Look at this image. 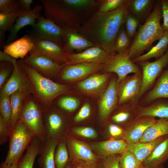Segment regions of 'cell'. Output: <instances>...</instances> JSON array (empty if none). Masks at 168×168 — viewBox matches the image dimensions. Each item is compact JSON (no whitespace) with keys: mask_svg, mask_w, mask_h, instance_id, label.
Segmentation results:
<instances>
[{"mask_svg":"<svg viewBox=\"0 0 168 168\" xmlns=\"http://www.w3.org/2000/svg\"><path fill=\"white\" fill-rule=\"evenodd\" d=\"M129 0L114 10L105 13L97 12L83 29L84 34L91 39V42L110 55L116 54L115 40L128 12Z\"/></svg>","mask_w":168,"mask_h":168,"instance_id":"obj_1","label":"cell"},{"mask_svg":"<svg viewBox=\"0 0 168 168\" xmlns=\"http://www.w3.org/2000/svg\"><path fill=\"white\" fill-rule=\"evenodd\" d=\"M162 18L161 0L156 1L151 15L139 26L128 49V55L132 60L142 55L153 42L162 37L164 31L161 23Z\"/></svg>","mask_w":168,"mask_h":168,"instance_id":"obj_2","label":"cell"},{"mask_svg":"<svg viewBox=\"0 0 168 168\" xmlns=\"http://www.w3.org/2000/svg\"><path fill=\"white\" fill-rule=\"evenodd\" d=\"M18 62L30 80L33 87V96L43 111L51 106L58 96L71 92L68 85L56 82L41 75L20 60Z\"/></svg>","mask_w":168,"mask_h":168,"instance_id":"obj_3","label":"cell"},{"mask_svg":"<svg viewBox=\"0 0 168 168\" xmlns=\"http://www.w3.org/2000/svg\"><path fill=\"white\" fill-rule=\"evenodd\" d=\"M35 137L30 129L19 119L10 128L9 149L4 162L10 165L18 162Z\"/></svg>","mask_w":168,"mask_h":168,"instance_id":"obj_4","label":"cell"},{"mask_svg":"<svg viewBox=\"0 0 168 168\" xmlns=\"http://www.w3.org/2000/svg\"><path fill=\"white\" fill-rule=\"evenodd\" d=\"M43 111L34 96L30 95L25 98L19 119L42 142L47 139L43 122Z\"/></svg>","mask_w":168,"mask_h":168,"instance_id":"obj_5","label":"cell"},{"mask_svg":"<svg viewBox=\"0 0 168 168\" xmlns=\"http://www.w3.org/2000/svg\"><path fill=\"white\" fill-rule=\"evenodd\" d=\"M102 70L105 73L116 74L118 82L129 74L142 72L140 68L130 58L128 49L123 52L110 55L107 61L104 64Z\"/></svg>","mask_w":168,"mask_h":168,"instance_id":"obj_6","label":"cell"},{"mask_svg":"<svg viewBox=\"0 0 168 168\" xmlns=\"http://www.w3.org/2000/svg\"><path fill=\"white\" fill-rule=\"evenodd\" d=\"M45 18L52 21L63 30L72 29L73 17L70 8L61 1L41 0Z\"/></svg>","mask_w":168,"mask_h":168,"instance_id":"obj_7","label":"cell"},{"mask_svg":"<svg viewBox=\"0 0 168 168\" xmlns=\"http://www.w3.org/2000/svg\"><path fill=\"white\" fill-rule=\"evenodd\" d=\"M37 21L32 29L28 31V34L33 41H50L63 46L64 30L61 28L52 21L41 16Z\"/></svg>","mask_w":168,"mask_h":168,"instance_id":"obj_8","label":"cell"},{"mask_svg":"<svg viewBox=\"0 0 168 168\" xmlns=\"http://www.w3.org/2000/svg\"><path fill=\"white\" fill-rule=\"evenodd\" d=\"M142 83V72L131 76L127 75L118 82L117 90L119 104L127 103L138 104L140 99Z\"/></svg>","mask_w":168,"mask_h":168,"instance_id":"obj_9","label":"cell"},{"mask_svg":"<svg viewBox=\"0 0 168 168\" xmlns=\"http://www.w3.org/2000/svg\"><path fill=\"white\" fill-rule=\"evenodd\" d=\"M103 66L104 64L88 63L64 65L58 78L63 83L81 81L102 70Z\"/></svg>","mask_w":168,"mask_h":168,"instance_id":"obj_10","label":"cell"},{"mask_svg":"<svg viewBox=\"0 0 168 168\" xmlns=\"http://www.w3.org/2000/svg\"><path fill=\"white\" fill-rule=\"evenodd\" d=\"M138 63L141 67L142 75L141 98L153 86L163 70L168 67V48L163 56L155 61H146Z\"/></svg>","mask_w":168,"mask_h":168,"instance_id":"obj_11","label":"cell"},{"mask_svg":"<svg viewBox=\"0 0 168 168\" xmlns=\"http://www.w3.org/2000/svg\"><path fill=\"white\" fill-rule=\"evenodd\" d=\"M14 66L12 74L0 89V96H10L17 91H21L27 95H33L31 83L18 61Z\"/></svg>","mask_w":168,"mask_h":168,"instance_id":"obj_12","label":"cell"},{"mask_svg":"<svg viewBox=\"0 0 168 168\" xmlns=\"http://www.w3.org/2000/svg\"><path fill=\"white\" fill-rule=\"evenodd\" d=\"M20 60L31 67L41 75L53 81L56 77H58L64 66L41 54L26 56Z\"/></svg>","mask_w":168,"mask_h":168,"instance_id":"obj_13","label":"cell"},{"mask_svg":"<svg viewBox=\"0 0 168 168\" xmlns=\"http://www.w3.org/2000/svg\"><path fill=\"white\" fill-rule=\"evenodd\" d=\"M111 73H94L78 82V89L88 96L100 97L107 87L111 78Z\"/></svg>","mask_w":168,"mask_h":168,"instance_id":"obj_14","label":"cell"},{"mask_svg":"<svg viewBox=\"0 0 168 168\" xmlns=\"http://www.w3.org/2000/svg\"><path fill=\"white\" fill-rule=\"evenodd\" d=\"M117 84V78H111L107 87L100 97L99 114L102 120H107L119 105Z\"/></svg>","mask_w":168,"mask_h":168,"instance_id":"obj_15","label":"cell"},{"mask_svg":"<svg viewBox=\"0 0 168 168\" xmlns=\"http://www.w3.org/2000/svg\"><path fill=\"white\" fill-rule=\"evenodd\" d=\"M33 41L34 46L29 52L30 55L43 54L51 58L59 64L65 65L67 63V54L63 46L50 41Z\"/></svg>","mask_w":168,"mask_h":168,"instance_id":"obj_16","label":"cell"},{"mask_svg":"<svg viewBox=\"0 0 168 168\" xmlns=\"http://www.w3.org/2000/svg\"><path fill=\"white\" fill-rule=\"evenodd\" d=\"M42 119L47 138L58 140L65 125V119L53 105L42 113Z\"/></svg>","mask_w":168,"mask_h":168,"instance_id":"obj_17","label":"cell"},{"mask_svg":"<svg viewBox=\"0 0 168 168\" xmlns=\"http://www.w3.org/2000/svg\"><path fill=\"white\" fill-rule=\"evenodd\" d=\"M110 56L104 49L95 45L78 53L67 54L68 62L65 65L82 63L104 64Z\"/></svg>","mask_w":168,"mask_h":168,"instance_id":"obj_18","label":"cell"},{"mask_svg":"<svg viewBox=\"0 0 168 168\" xmlns=\"http://www.w3.org/2000/svg\"><path fill=\"white\" fill-rule=\"evenodd\" d=\"M156 120L149 116L136 118L124 126V139L127 144L139 142L146 130Z\"/></svg>","mask_w":168,"mask_h":168,"instance_id":"obj_19","label":"cell"},{"mask_svg":"<svg viewBox=\"0 0 168 168\" xmlns=\"http://www.w3.org/2000/svg\"><path fill=\"white\" fill-rule=\"evenodd\" d=\"M42 8L41 6L37 4L29 12H21L10 31L5 45L14 41L17 36L18 32L22 28L27 25H30L32 27L35 25V20L41 16L40 12Z\"/></svg>","mask_w":168,"mask_h":168,"instance_id":"obj_20","label":"cell"},{"mask_svg":"<svg viewBox=\"0 0 168 168\" xmlns=\"http://www.w3.org/2000/svg\"><path fill=\"white\" fill-rule=\"evenodd\" d=\"M65 137L72 159L86 161H98L96 155L86 143L73 138L67 133L65 134Z\"/></svg>","mask_w":168,"mask_h":168,"instance_id":"obj_21","label":"cell"},{"mask_svg":"<svg viewBox=\"0 0 168 168\" xmlns=\"http://www.w3.org/2000/svg\"><path fill=\"white\" fill-rule=\"evenodd\" d=\"M63 48L67 54L71 51H82L95 46L92 42L84 36L76 33L72 29L64 30L63 38Z\"/></svg>","mask_w":168,"mask_h":168,"instance_id":"obj_22","label":"cell"},{"mask_svg":"<svg viewBox=\"0 0 168 168\" xmlns=\"http://www.w3.org/2000/svg\"><path fill=\"white\" fill-rule=\"evenodd\" d=\"M146 106L138 105L137 117L149 116L168 120V99H157Z\"/></svg>","mask_w":168,"mask_h":168,"instance_id":"obj_23","label":"cell"},{"mask_svg":"<svg viewBox=\"0 0 168 168\" xmlns=\"http://www.w3.org/2000/svg\"><path fill=\"white\" fill-rule=\"evenodd\" d=\"M34 46L33 40L28 34H26L5 45L3 48L4 52L15 59L20 58L23 59Z\"/></svg>","mask_w":168,"mask_h":168,"instance_id":"obj_24","label":"cell"},{"mask_svg":"<svg viewBox=\"0 0 168 168\" xmlns=\"http://www.w3.org/2000/svg\"><path fill=\"white\" fill-rule=\"evenodd\" d=\"M153 88L145 95L143 102L152 103L161 98L168 99V67L165 69L156 79Z\"/></svg>","mask_w":168,"mask_h":168,"instance_id":"obj_25","label":"cell"},{"mask_svg":"<svg viewBox=\"0 0 168 168\" xmlns=\"http://www.w3.org/2000/svg\"><path fill=\"white\" fill-rule=\"evenodd\" d=\"M127 144L124 139H111L91 144L92 148L105 157L122 154L126 149Z\"/></svg>","mask_w":168,"mask_h":168,"instance_id":"obj_26","label":"cell"},{"mask_svg":"<svg viewBox=\"0 0 168 168\" xmlns=\"http://www.w3.org/2000/svg\"><path fill=\"white\" fill-rule=\"evenodd\" d=\"M168 160V136L154 149L142 163L144 168H156Z\"/></svg>","mask_w":168,"mask_h":168,"instance_id":"obj_27","label":"cell"},{"mask_svg":"<svg viewBox=\"0 0 168 168\" xmlns=\"http://www.w3.org/2000/svg\"><path fill=\"white\" fill-rule=\"evenodd\" d=\"M156 0H130L128 12L143 24L151 15Z\"/></svg>","mask_w":168,"mask_h":168,"instance_id":"obj_28","label":"cell"},{"mask_svg":"<svg viewBox=\"0 0 168 168\" xmlns=\"http://www.w3.org/2000/svg\"><path fill=\"white\" fill-rule=\"evenodd\" d=\"M168 135L161 137L153 141L147 142L127 144V149L133 153L142 163L151 154L156 147L165 139Z\"/></svg>","mask_w":168,"mask_h":168,"instance_id":"obj_29","label":"cell"},{"mask_svg":"<svg viewBox=\"0 0 168 168\" xmlns=\"http://www.w3.org/2000/svg\"><path fill=\"white\" fill-rule=\"evenodd\" d=\"M58 141L55 139L47 138L42 142L38 160L40 168H56L54 154Z\"/></svg>","mask_w":168,"mask_h":168,"instance_id":"obj_30","label":"cell"},{"mask_svg":"<svg viewBox=\"0 0 168 168\" xmlns=\"http://www.w3.org/2000/svg\"><path fill=\"white\" fill-rule=\"evenodd\" d=\"M138 105V104L131 103L119 105V108L111 116V121L115 124L125 126L137 117Z\"/></svg>","mask_w":168,"mask_h":168,"instance_id":"obj_31","label":"cell"},{"mask_svg":"<svg viewBox=\"0 0 168 168\" xmlns=\"http://www.w3.org/2000/svg\"><path fill=\"white\" fill-rule=\"evenodd\" d=\"M168 48V31H164L158 43L145 54L132 59L135 63L148 61L153 58L156 59L164 55Z\"/></svg>","mask_w":168,"mask_h":168,"instance_id":"obj_32","label":"cell"},{"mask_svg":"<svg viewBox=\"0 0 168 168\" xmlns=\"http://www.w3.org/2000/svg\"><path fill=\"white\" fill-rule=\"evenodd\" d=\"M167 135H168V120L159 119L146 130L139 142H149Z\"/></svg>","mask_w":168,"mask_h":168,"instance_id":"obj_33","label":"cell"},{"mask_svg":"<svg viewBox=\"0 0 168 168\" xmlns=\"http://www.w3.org/2000/svg\"><path fill=\"white\" fill-rule=\"evenodd\" d=\"M42 142L35 137L18 162V168H33L35 159L40 153Z\"/></svg>","mask_w":168,"mask_h":168,"instance_id":"obj_34","label":"cell"},{"mask_svg":"<svg viewBox=\"0 0 168 168\" xmlns=\"http://www.w3.org/2000/svg\"><path fill=\"white\" fill-rule=\"evenodd\" d=\"M28 95L21 91H17L10 96L12 110L10 128L19 119L25 100Z\"/></svg>","mask_w":168,"mask_h":168,"instance_id":"obj_35","label":"cell"},{"mask_svg":"<svg viewBox=\"0 0 168 168\" xmlns=\"http://www.w3.org/2000/svg\"><path fill=\"white\" fill-rule=\"evenodd\" d=\"M58 142L54 154L56 168H65L68 162L69 156L67 143L64 140Z\"/></svg>","mask_w":168,"mask_h":168,"instance_id":"obj_36","label":"cell"},{"mask_svg":"<svg viewBox=\"0 0 168 168\" xmlns=\"http://www.w3.org/2000/svg\"><path fill=\"white\" fill-rule=\"evenodd\" d=\"M119 157L120 168H141L142 163L127 149Z\"/></svg>","mask_w":168,"mask_h":168,"instance_id":"obj_37","label":"cell"},{"mask_svg":"<svg viewBox=\"0 0 168 168\" xmlns=\"http://www.w3.org/2000/svg\"><path fill=\"white\" fill-rule=\"evenodd\" d=\"M131 42L124 25L120 29L116 37L114 43L115 53H120L128 49Z\"/></svg>","mask_w":168,"mask_h":168,"instance_id":"obj_38","label":"cell"},{"mask_svg":"<svg viewBox=\"0 0 168 168\" xmlns=\"http://www.w3.org/2000/svg\"><path fill=\"white\" fill-rule=\"evenodd\" d=\"M21 12L20 10L7 13H0V30L10 31Z\"/></svg>","mask_w":168,"mask_h":168,"instance_id":"obj_39","label":"cell"},{"mask_svg":"<svg viewBox=\"0 0 168 168\" xmlns=\"http://www.w3.org/2000/svg\"><path fill=\"white\" fill-rule=\"evenodd\" d=\"M80 103V101L77 98L67 96L60 97L58 100L57 104L61 110L68 112H72L77 109Z\"/></svg>","mask_w":168,"mask_h":168,"instance_id":"obj_40","label":"cell"},{"mask_svg":"<svg viewBox=\"0 0 168 168\" xmlns=\"http://www.w3.org/2000/svg\"><path fill=\"white\" fill-rule=\"evenodd\" d=\"M0 116L10 127L12 114L10 96H0Z\"/></svg>","mask_w":168,"mask_h":168,"instance_id":"obj_41","label":"cell"},{"mask_svg":"<svg viewBox=\"0 0 168 168\" xmlns=\"http://www.w3.org/2000/svg\"><path fill=\"white\" fill-rule=\"evenodd\" d=\"M140 22L136 17L128 12L125 19L124 23L126 31L131 39L134 38L140 26Z\"/></svg>","mask_w":168,"mask_h":168,"instance_id":"obj_42","label":"cell"},{"mask_svg":"<svg viewBox=\"0 0 168 168\" xmlns=\"http://www.w3.org/2000/svg\"><path fill=\"white\" fill-rule=\"evenodd\" d=\"M14 66L12 63L5 61L0 62V89L3 86L6 81L13 71Z\"/></svg>","mask_w":168,"mask_h":168,"instance_id":"obj_43","label":"cell"},{"mask_svg":"<svg viewBox=\"0 0 168 168\" xmlns=\"http://www.w3.org/2000/svg\"><path fill=\"white\" fill-rule=\"evenodd\" d=\"M127 0H105L100 5L99 11L105 13L114 10L122 6Z\"/></svg>","mask_w":168,"mask_h":168,"instance_id":"obj_44","label":"cell"},{"mask_svg":"<svg viewBox=\"0 0 168 168\" xmlns=\"http://www.w3.org/2000/svg\"><path fill=\"white\" fill-rule=\"evenodd\" d=\"M20 10L19 0H0V13H7Z\"/></svg>","mask_w":168,"mask_h":168,"instance_id":"obj_45","label":"cell"},{"mask_svg":"<svg viewBox=\"0 0 168 168\" xmlns=\"http://www.w3.org/2000/svg\"><path fill=\"white\" fill-rule=\"evenodd\" d=\"M73 133L82 137L91 138H96L97 133L95 130L90 127H80L72 129Z\"/></svg>","mask_w":168,"mask_h":168,"instance_id":"obj_46","label":"cell"},{"mask_svg":"<svg viewBox=\"0 0 168 168\" xmlns=\"http://www.w3.org/2000/svg\"><path fill=\"white\" fill-rule=\"evenodd\" d=\"M73 168H103L98 160L94 161H86L77 159H72Z\"/></svg>","mask_w":168,"mask_h":168,"instance_id":"obj_47","label":"cell"},{"mask_svg":"<svg viewBox=\"0 0 168 168\" xmlns=\"http://www.w3.org/2000/svg\"><path fill=\"white\" fill-rule=\"evenodd\" d=\"M63 3L70 8L86 7L93 5L95 2L91 0H63Z\"/></svg>","mask_w":168,"mask_h":168,"instance_id":"obj_48","label":"cell"},{"mask_svg":"<svg viewBox=\"0 0 168 168\" xmlns=\"http://www.w3.org/2000/svg\"><path fill=\"white\" fill-rule=\"evenodd\" d=\"M10 127L0 116V145L5 143L9 139Z\"/></svg>","mask_w":168,"mask_h":168,"instance_id":"obj_49","label":"cell"},{"mask_svg":"<svg viewBox=\"0 0 168 168\" xmlns=\"http://www.w3.org/2000/svg\"><path fill=\"white\" fill-rule=\"evenodd\" d=\"M91 107L89 103L84 104L75 116L74 120L75 122H79L88 117L91 114Z\"/></svg>","mask_w":168,"mask_h":168,"instance_id":"obj_50","label":"cell"},{"mask_svg":"<svg viewBox=\"0 0 168 168\" xmlns=\"http://www.w3.org/2000/svg\"><path fill=\"white\" fill-rule=\"evenodd\" d=\"M102 165L103 168H120L119 157L115 155L104 157Z\"/></svg>","mask_w":168,"mask_h":168,"instance_id":"obj_51","label":"cell"},{"mask_svg":"<svg viewBox=\"0 0 168 168\" xmlns=\"http://www.w3.org/2000/svg\"><path fill=\"white\" fill-rule=\"evenodd\" d=\"M108 129L109 133L111 137L115 138L121 137L123 139H124V128L118 125L110 123L108 126Z\"/></svg>","mask_w":168,"mask_h":168,"instance_id":"obj_52","label":"cell"},{"mask_svg":"<svg viewBox=\"0 0 168 168\" xmlns=\"http://www.w3.org/2000/svg\"><path fill=\"white\" fill-rule=\"evenodd\" d=\"M163 23L162 27L164 30L168 31V0H161Z\"/></svg>","mask_w":168,"mask_h":168,"instance_id":"obj_53","label":"cell"},{"mask_svg":"<svg viewBox=\"0 0 168 168\" xmlns=\"http://www.w3.org/2000/svg\"><path fill=\"white\" fill-rule=\"evenodd\" d=\"M19 9L21 12H28L31 11L30 5L33 2L32 0H19Z\"/></svg>","mask_w":168,"mask_h":168,"instance_id":"obj_54","label":"cell"},{"mask_svg":"<svg viewBox=\"0 0 168 168\" xmlns=\"http://www.w3.org/2000/svg\"><path fill=\"white\" fill-rule=\"evenodd\" d=\"M0 61L9 62L12 63L13 65L17 62L15 58L1 51H0Z\"/></svg>","mask_w":168,"mask_h":168,"instance_id":"obj_55","label":"cell"},{"mask_svg":"<svg viewBox=\"0 0 168 168\" xmlns=\"http://www.w3.org/2000/svg\"><path fill=\"white\" fill-rule=\"evenodd\" d=\"M18 162L9 165L3 162L0 165V168H18Z\"/></svg>","mask_w":168,"mask_h":168,"instance_id":"obj_56","label":"cell"},{"mask_svg":"<svg viewBox=\"0 0 168 168\" xmlns=\"http://www.w3.org/2000/svg\"><path fill=\"white\" fill-rule=\"evenodd\" d=\"M5 31L0 30V49L4 48L5 45Z\"/></svg>","mask_w":168,"mask_h":168,"instance_id":"obj_57","label":"cell"},{"mask_svg":"<svg viewBox=\"0 0 168 168\" xmlns=\"http://www.w3.org/2000/svg\"><path fill=\"white\" fill-rule=\"evenodd\" d=\"M156 168H165V167L163 165H160L159 166L157 167Z\"/></svg>","mask_w":168,"mask_h":168,"instance_id":"obj_58","label":"cell"},{"mask_svg":"<svg viewBox=\"0 0 168 168\" xmlns=\"http://www.w3.org/2000/svg\"><path fill=\"white\" fill-rule=\"evenodd\" d=\"M65 168H71V166L69 165L67 166Z\"/></svg>","mask_w":168,"mask_h":168,"instance_id":"obj_59","label":"cell"},{"mask_svg":"<svg viewBox=\"0 0 168 168\" xmlns=\"http://www.w3.org/2000/svg\"><path fill=\"white\" fill-rule=\"evenodd\" d=\"M141 168H144L142 166Z\"/></svg>","mask_w":168,"mask_h":168,"instance_id":"obj_60","label":"cell"}]
</instances>
